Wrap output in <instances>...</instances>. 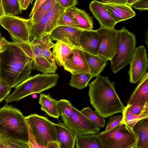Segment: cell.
I'll use <instances>...</instances> for the list:
<instances>
[{
    "label": "cell",
    "instance_id": "cell-41",
    "mask_svg": "<svg viewBox=\"0 0 148 148\" xmlns=\"http://www.w3.org/2000/svg\"><path fill=\"white\" fill-rule=\"evenodd\" d=\"M58 1L60 5L66 10L75 6L78 3L77 0H58Z\"/></svg>",
    "mask_w": 148,
    "mask_h": 148
},
{
    "label": "cell",
    "instance_id": "cell-28",
    "mask_svg": "<svg viewBox=\"0 0 148 148\" xmlns=\"http://www.w3.org/2000/svg\"><path fill=\"white\" fill-rule=\"evenodd\" d=\"M69 85L71 87L81 90L86 87L90 80L93 77L90 73L71 74Z\"/></svg>",
    "mask_w": 148,
    "mask_h": 148
},
{
    "label": "cell",
    "instance_id": "cell-33",
    "mask_svg": "<svg viewBox=\"0 0 148 148\" xmlns=\"http://www.w3.org/2000/svg\"><path fill=\"white\" fill-rule=\"evenodd\" d=\"M122 121L132 128L134 125L140 119L148 117V114H135L131 112L129 108V105L125 106L123 113Z\"/></svg>",
    "mask_w": 148,
    "mask_h": 148
},
{
    "label": "cell",
    "instance_id": "cell-10",
    "mask_svg": "<svg viewBox=\"0 0 148 148\" xmlns=\"http://www.w3.org/2000/svg\"><path fill=\"white\" fill-rule=\"evenodd\" d=\"M99 36L98 56L107 61L115 52L117 41L118 30L114 28L100 27L96 30Z\"/></svg>",
    "mask_w": 148,
    "mask_h": 148
},
{
    "label": "cell",
    "instance_id": "cell-6",
    "mask_svg": "<svg viewBox=\"0 0 148 148\" xmlns=\"http://www.w3.org/2000/svg\"><path fill=\"white\" fill-rule=\"evenodd\" d=\"M102 148H136L137 137L132 128L122 121L118 125L97 135Z\"/></svg>",
    "mask_w": 148,
    "mask_h": 148
},
{
    "label": "cell",
    "instance_id": "cell-43",
    "mask_svg": "<svg viewBox=\"0 0 148 148\" xmlns=\"http://www.w3.org/2000/svg\"><path fill=\"white\" fill-rule=\"evenodd\" d=\"M34 0H18L21 8L22 10L27 9L29 4L32 3Z\"/></svg>",
    "mask_w": 148,
    "mask_h": 148
},
{
    "label": "cell",
    "instance_id": "cell-34",
    "mask_svg": "<svg viewBox=\"0 0 148 148\" xmlns=\"http://www.w3.org/2000/svg\"><path fill=\"white\" fill-rule=\"evenodd\" d=\"M30 148L29 143L10 139L0 135V148Z\"/></svg>",
    "mask_w": 148,
    "mask_h": 148
},
{
    "label": "cell",
    "instance_id": "cell-45",
    "mask_svg": "<svg viewBox=\"0 0 148 148\" xmlns=\"http://www.w3.org/2000/svg\"><path fill=\"white\" fill-rule=\"evenodd\" d=\"M47 148H60L59 143L58 142L55 141L50 142Z\"/></svg>",
    "mask_w": 148,
    "mask_h": 148
},
{
    "label": "cell",
    "instance_id": "cell-27",
    "mask_svg": "<svg viewBox=\"0 0 148 148\" xmlns=\"http://www.w3.org/2000/svg\"><path fill=\"white\" fill-rule=\"evenodd\" d=\"M97 135L88 134L76 137L75 145L77 148H102Z\"/></svg>",
    "mask_w": 148,
    "mask_h": 148
},
{
    "label": "cell",
    "instance_id": "cell-36",
    "mask_svg": "<svg viewBox=\"0 0 148 148\" xmlns=\"http://www.w3.org/2000/svg\"><path fill=\"white\" fill-rule=\"evenodd\" d=\"M68 26L80 29L79 24L75 18L67 13L65 11L59 18L57 26Z\"/></svg>",
    "mask_w": 148,
    "mask_h": 148
},
{
    "label": "cell",
    "instance_id": "cell-3",
    "mask_svg": "<svg viewBox=\"0 0 148 148\" xmlns=\"http://www.w3.org/2000/svg\"><path fill=\"white\" fill-rule=\"evenodd\" d=\"M0 135L29 143V131L25 117L19 109L7 104L0 108Z\"/></svg>",
    "mask_w": 148,
    "mask_h": 148
},
{
    "label": "cell",
    "instance_id": "cell-12",
    "mask_svg": "<svg viewBox=\"0 0 148 148\" xmlns=\"http://www.w3.org/2000/svg\"><path fill=\"white\" fill-rule=\"evenodd\" d=\"M82 30L66 26H59L49 34L51 40L62 42L73 48H81L79 39Z\"/></svg>",
    "mask_w": 148,
    "mask_h": 148
},
{
    "label": "cell",
    "instance_id": "cell-50",
    "mask_svg": "<svg viewBox=\"0 0 148 148\" xmlns=\"http://www.w3.org/2000/svg\"><path fill=\"white\" fill-rule=\"evenodd\" d=\"M145 43L147 45H148V32H147L146 35V39L145 40Z\"/></svg>",
    "mask_w": 148,
    "mask_h": 148
},
{
    "label": "cell",
    "instance_id": "cell-37",
    "mask_svg": "<svg viewBox=\"0 0 148 148\" xmlns=\"http://www.w3.org/2000/svg\"><path fill=\"white\" fill-rule=\"evenodd\" d=\"M123 119V114L111 116L108 119L105 130L103 132H107L114 127L122 122Z\"/></svg>",
    "mask_w": 148,
    "mask_h": 148
},
{
    "label": "cell",
    "instance_id": "cell-7",
    "mask_svg": "<svg viewBox=\"0 0 148 148\" xmlns=\"http://www.w3.org/2000/svg\"><path fill=\"white\" fill-rule=\"evenodd\" d=\"M136 43L135 35L124 27L118 30L115 52L110 60L113 73H116L129 64L134 52Z\"/></svg>",
    "mask_w": 148,
    "mask_h": 148
},
{
    "label": "cell",
    "instance_id": "cell-32",
    "mask_svg": "<svg viewBox=\"0 0 148 148\" xmlns=\"http://www.w3.org/2000/svg\"><path fill=\"white\" fill-rule=\"evenodd\" d=\"M80 112L89 119L99 127L104 128L106 125V120L93 111L89 107L83 108Z\"/></svg>",
    "mask_w": 148,
    "mask_h": 148
},
{
    "label": "cell",
    "instance_id": "cell-16",
    "mask_svg": "<svg viewBox=\"0 0 148 148\" xmlns=\"http://www.w3.org/2000/svg\"><path fill=\"white\" fill-rule=\"evenodd\" d=\"M99 40L96 30H83L79 39L81 48L89 53L98 56Z\"/></svg>",
    "mask_w": 148,
    "mask_h": 148
},
{
    "label": "cell",
    "instance_id": "cell-8",
    "mask_svg": "<svg viewBox=\"0 0 148 148\" xmlns=\"http://www.w3.org/2000/svg\"><path fill=\"white\" fill-rule=\"evenodd\" d=\"M0 24L8 32L13 42H29L27 19L5 14L0 18Z\"/></svg>",
    "mask_w": 148,
    "mask_h": 148
},
{
    "label": "cell",
    "instance_id": "cell-23",
    "mask_svg": "<svg viewBox=\"0 0 148 148\" xmlns=\"http://www.w3.org/2000/svg\"><path fill=\"white\" fill-rule=\"evenodd\" d=\"M53 58L49 60L44 56L35 57L32 60V69H36L46 74H54L57 66Z\"/></svg>",
    "mask_w": 148,
    "mask_h": 148
},
{
    "label": "cell",
    "instance_id": "cell-24",
    "mask_svg": "<svg viewBox=\"0 0 148 148\" xmlns=\"http://www.w3.org/2000/svg\"><path fill=\"white\" fill-rule=\"evenodd\" d=\"M57 101L49 94L41 93L40 95L39 103L41 106V110L49 116L58 119L60 115L57 107Z\"/></svg>",
    "mask_w": 148,
    "mask_h": 148
},
{
    "label": "cell",
    "instance_id": "cell-21",
    "mask_svg": "<svg viewBox=\"0 0 148 148\" xmlns=\"http://www.w3.org/2000/svg\"><path fill=\"white\" fill-rule=\"evenodd\" d=\"M53 48V58L58 66H62L65 61L71 55L73 48L60 41H57Z\"/></svg>",
    "mask_w": 148,
    "mask_h": 148
},
{
    "label": "cell",
    "instance_id": "cell-42",
    "mask_svg": "<svg viewBox=\"0 0 148 148\" xmlns=\"http://www.w3.org/2000/svg\"><path fill=\"white\" fill-rule=\"evenodd\" d=\"M47 0H36L29 16V18L37 11L41 5Z\"/></svg>",
    "mask_w": 148,
    "mask_h": 148
},
{
    "label": "cell",
    "instance_id": "cell-25",
    "mask_svg": "<svg viewBox=\"0 0 148 148\" xmlns=\"http://www.w3.org/2000/svg\"><path fill=\"white\" fill-rule=\"evenodd\" d=\"M65 10L60 5L58 2H57L46 13L45 15L47 24L45 31L46 35L49 34L57 26L60 15Z\"/></svg>",
    "mask_w": 148,
    "mask_h": 148
},
{
    "label": "cell",
    "instance_id": "cell-17",
    "mask_svg": "<svg viewBox=\"0 0 148 148\" xmlns=\"http://www.w3.org/2000/svg\"><path fill=\"white\" fill-rule=\"evenodd\" d=\"M103 3L110 16L117 23L135 16L131 7L126 4Z\"/></svg>",
    "mask_w": 148,
    "mask_h": 148
},
{
    "label": "cell",
    "instance_id": "cell-18",
    "mask_svg": "<svg viewBox=\"0 0 148 148\" xmlns=\"http://www.w3.org/2000/svg\"><path fill=\"white\" fill-rule=\"evenodd\" d=\"M132 129L137 137L136 148H148V117L138 121Z\"/></svg>",
    "mask_w": 148,
    "mask_h": 148
},
{
    "label": "cell",
    "instance_id": "cell-11",
    "mask_svg": "<svg viewBox=\"0 0 148 148\" xmlns=\"http://www.w3.org/2000/svg\"><path fill=\"white\" fill-rule=\"evenodd\" d=\"M127 73L130 83L139 81L147 72L148 59L146 49L143 46L136 47L130 63Z\"/></svg>",
    "mask_w": 148,
    "mask_h": 148
},
{
    "label": "cell",
    "instance_id": "cell-4",
    "mask_svg": "<svg viewBox=\"0 0 148 148\" xmlns=\"http://www.w3.org/2000/svg\"><path fill=\"white\" fill-rule=\"evenodd\" d=\"M25 118L29 131L30 148H47L50 142L58 143L55 123L47 117L34 114Z\"/></svg>",
    "mask_w": 148,
    "mask_h": 148
},
{
    "label": "cell",
    "instance_id": "cell-2",
    "mask_svg": "<svg viewBox=\"0 0 148 148\" xmlns=\"http://www.w3.org/2000/svg\"><path fill=\"white\" fill-rule=\"evenodd\" d=\"M114 84L107 77L100 75L88 84L90 103L95 111L104 118L117 113L123 114L125 107L116 93Z\"/></svg>",
    "mask_w": 148,
    "mask_h": 148
},
{
    "label": "cell",
    "instance_id": "cell-26",
    "mask_svg": "<svg viewBox=\"0 0 148 148\" xmlns=\"http://www.w3.org/2000/svg\"><path fill=\"white\" fill-rule=\"evenodd\" d=\"M27 23L29 32V42L41 39L46 35L45 29L47 20L45 15L38 22L33 23L30 18L27 19Z\"/></svg>",
    "mask_w": 148,
    "mask_h": 148
},
{
    "label": "cell",
    "instance_id": "cell-13",
    "mask_svg": "<svg viewBox=\"0 0 148 148\" xmlns=\"http://www.w3.org/2000/svg\"><path fill=\"white\" fill-rule=\"evenodd\" d=\"M64 70L71 74L90 73V69L84 51L81 48H73L72 53L64 63Z\"/></svg>",
    "mask_w": 148,
    "mask_h": 148
},
{
    "label": "cell",
    "instance_id": "cell-20",
    "mask_svg": "<svg viewBox=\"0 0 148 148\" xmlns=\"http://www.w3.org/2000/svg\"><path fill=\"white\" fill-rule=\"evenodd\" d=\"M139 81L127 105H130L141 100H148V73L147 72Z\"/></svg>",
    "mask_w": 148,
    "mask_h": 148
},
{
    "label": "cell",
    "instance_id": "cell-39",
    "mask_svg": "<svg viewBox=\"0 0 148 148\" xmlns=\"http://www.w3.org/2000/svg\"><path fill=\"white\" fill-rule=\"evenodd\" d=\"M10 87L0 79V103L8 96L11 89Z\"/></svg>",
    "mask_w": 148,
    "mask_h": 148
},
{
    "label": "cell",
    "instance_id": "cell-40",
    "mask_svg": "<svg viewBox=\"0 0 148 148\" xmlns=\"http://www.w3.org/2000/svg\"><path fill=\"white\" fill-rule=\"evenodd\" d=\"M132 6L140 11L147 10L148 0H138L134 3Z\"/></svg>",
    "mask_w": 148,
    "mask_h": 148
},
{
    "label": "cell",
    "instance_id": "cell-31",
    "mask_svg": "<svg viewBox=\"0 0 148 148\" xmlns=\"http://www.w3.org/2000/svg\"><path fill=\"white\" fill-rule=\"evenodd\" d=\"M5 14L16 16L21 13L22 10L18 0H1Z\"/></svg>",
    "mask_w": 148,
    "mask_h": 148
},
{
    "label": "cell",
    "instance_id": "cell-22",
    "mask_svg": "<svg viewBox=\"0 0 148 148\" xmlns=\"http://www.w3.org/2000/svg\"><path fill=\"white\" fill-rule=\"evenodd\" d=\"M84 51L85 57L90 69V73L93 77L100 75L107 65V60L98 56Z\"/></svg>",
    "mask_w": 148,
    "mask_h": 148
},
{
    "label": "cell",
    "instance_id": "cell-44",
    "mask_svg": "<svg viewBox=\"0 0 148 148\" xmlns=\"http://www.w3.org/2000/svg\"><path fill=\"white\" fill-rule=\"evenodd\" d=\"M104 3H108L126 4V0H101Z\"/></svg>",
    "mask_w": 148,
    "mask_h": 148
},
{
    "label": "cell",
    "instance_id": "cell-19",
    "mask_svg": "<svg viewBox=\"0 0 148 148\" xmlns=\"http://www.w3.org/2000/svg\"><path fill=\"white\" fill-rule=\"evenodd\" d=\"M65 12L75 18L79 24L80 29L86 30L92 29V18L84 10L75 6L66 9Z\"/></svg>",
    "mask_w": 148,
    "mask_h": 148
},
{
    "label": "cell",
    "instance_id": "cell-1",
    "mask_svg": "<svg viewBox=\"0 0 148 148\" xmlns=\"http://www.w3.org/2000/svg\"><path fill=\"white\" fill-rule=\"evenodd\" d=\"M1 40L5 50L0 53V79L12 88L29 77L32 59L13 42Z\"/></svg>",
    "mask_w": 148,
    "mask_h": 148
},
{
    "label": "cell",
    "instance_id": "cell-35",
    "mask_svg": "<svg viewBox=\"0 0 148 148\" xmlns=\"http://www.w3.org/2000/svg\"><path fill=\"white\" fill-rule=\"evenodd\" d=\"M57 107L60 116L66 118L71 116L73 106L69 101L64 99L58 101Z\"/></svg>",
    "mask_w": 148,
    "mask_h": 148
},
{
    "label": "cell",
    "instance_id": "cell-14",
    "mask_svg": "<svg viewBox=\"0 0 148 148\" xmlns=\"http://www.w3.org/2000/svg\"><path fill=\"white\" fill-rule=\"evenodd\" d=\"M89 8L94 17L98 20L100 27L109 29L114 28L117 23L110 15L103 2L97 0L92 1Z\"/></svg>",
    "mask_w": 148,
    "mask_h": 148
},
{
    "label": "cell",
    "instance_id": "cell-47",
    "mask_svg": "<svg viewBox=\"0 0 148 148\" xmlns=\"http://www.w3.org/2000/svg\"><path fill=\"white\" fill-rule=\"evenodd\" d=\"M138 0H126V4L131 7L132 5Z\"/></svg>",
    "mask_w": 148,
    "mask_h": 148
},
{
    "label": "cell",
    "instance_id": "cell-15",
    "mask_svg": "<svg viewBox=\"0 0 148 148\" xmlns=\"http://www.w3.org/2000/svg\"><path fill=\"white\" fill-rule=\"evenodd\" d=\"M55 126L60 148H74L76 134L63 122L55 123Z\"/></svg>",
    "mask_w": 148,
    "mask_h": 148
},
{
    "label": "cell",
    "instance_id": "cell-49",
    "mask_svg": "<svg viewBox=\"0 0 148 148\" xmlns=\"http://www.w3.org/2000/svg\"><path fill=\"white\" fill-rule=\"evenodd\" d=\"M5 50V47L3 41L1 39L0 40V53Z\"/></svg>",
    "mask_w": 148,
    "mask_h": 148
},
{
    "label": "cell",
    "instance_id": "cell-51",
    "mask_svg": "<svg viewBox=\"0 0 148 148\" xmlns=\"http://www.w3.org/2000/svg\"></svg>",
    "mask_w": 148,
    "mask_h": 148
},
{
    "label": "cell",
    "instance_id": "cell-46",
    "mask_svg": "<svg viewBox=\"0 0 148 148\" xmlns=\"http://www.w3.org/2000/svg\"><path fill=\"white\" fill-rule=\"evenodd\" d=\"M148 114V101H147L143 108L142 114Z\"/></svg>",
    "mask_w": 148,
    "mask_h": 148
},
{
    "label": "cell",
    "instance_id": "cell-48",
    "mask_svg": "<svg viewBox=\"0 0 148 148\" xmlns=\"http://www.w3.org/2000/svg\"><path fill=\"white\" fill-rule=\"evenodd\" d=\"M5 15L3 7L1 0H0V18Z\"/></svg>",
    "mask_w": 148,
    "mask_h": 148
},
{
    "label": "cell",
    "instance_id": "cell-38",
    "mask_svg": "<svg viewBox=\"0 0 148 148\" xmlns=\"http://www.w3.org/2000/svg\"><path fill=\"white\" fill-rule=\"evenodd\" d=\"M148 100H141L137 101L132 105H129V108L130 111L135 114H142L143 108L146 102Z\"/></svg>",
    "mask_w": 148,
    "mask_h": 148
},
{
    "label": "cell",
    "instance_id": "cell-29",
    "mask_svg": "<svg viewBox=\"0 0 148 148\" xmlns=\"http://www.w3.org/2000/svg\"><path fill=\"white\" fill-rule=\"evenodd\" d=\"M38 44L40 47L45 57L49 60L53 59L50 49L53 48L54 44L51 40L49 34H48L42 38L35 40L30 42Z\"/></svg>",
    "mask_w": 148,
    "mask_h": 148
},
{
    "label": "cell",
    "instance_id": "cell-9",
    "mask_svg": "<svg viewBox=\"0 0 148 148\" xmlns=\"http://www.w3.org/2000/svg\"><path fill=\"white\" fill-rule=\"evenodd\" d=\"M63 122L77 136L98 134L100 128L74 107L70 117H61Z\"/></svg>",
    "mask_w": 148,
    "mask_h": 148
},
{
    "label": "cell",
    "instance_id": "cell-30",
    "mask_svg": "<svg viewBox=\"0 0 148 148\" xmlns=\"http://www.w3.org/2000/svg\"><path fill=\"white\" fill-rule=\"evenodd\" d=\"M57 2H58V0H47L43 3L30 18L32 23H35L39 21Z\"/></svg>",
    "mask_w": 148,
    "mask_h": 148
},
{
    "label": "cell",
    "instance_id": "cell-5",
    "mask_svg": "<svg viewBox=\"0 0 148 148\" xmlns=\"http://www.w3.org/2000/svg\"><path fill=\"white\" fill-rule=\"evenodd\" d=\"M58 74H38L31 76L15 86L14 90L5 99L6 104L17 102L26 97L53 88L56 86Z\"/></svg>",
    "mask_w": 148,
    "mask_h": 148
}]
</instances>
